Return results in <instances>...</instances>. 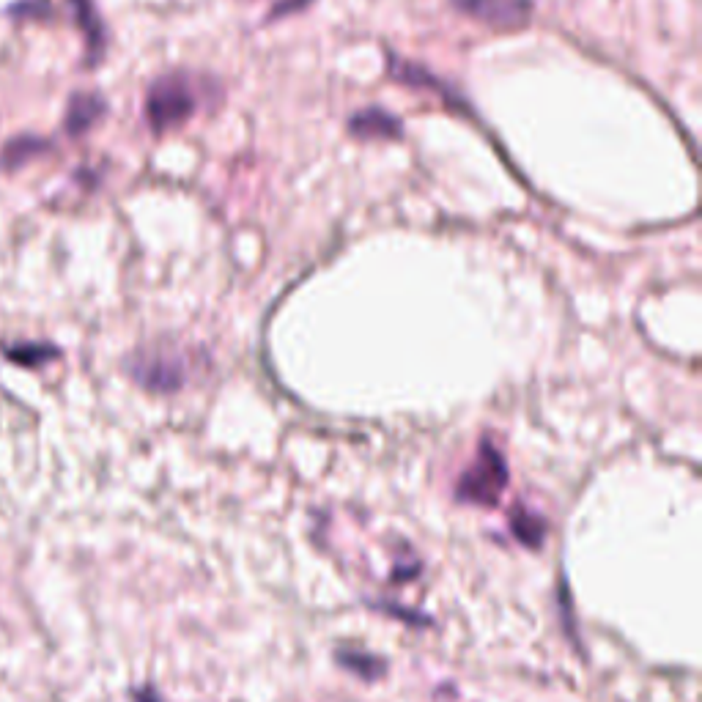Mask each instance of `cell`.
I'll return each instance as SVG.
<instances>
[{"label":"cell","instance_id":"cell-1","mask_svg":"<svg viewBox=\"0 0 702 702\" xmlns=\"http://www.w3.org/2000/svg\"><path fill=\"white\" fill-rule=\"evenodd\" d=\"M508 461L502 456V450L489 437L478 442L475 461L469 464L467 472L461 475L456 486V500L467 505H497L502 491L508 489Z\"/></svg>","mask_w":702,"mask_h":702},{"label":"cell","instance_id":"cell-2","mask_svg":"<svg viewBox=\"0 0 702 702\" xmlns=\"http://www.w3.org/2000/svg\"><path fill=\"white\" fill-rule=\"evenodd\" d=\"M195 110H198V94L195 83L187 75L160 77L146 96V116L151 129L157 132L179 127Z\"/></svg>","mask_w":702,"mask_h":702},{"label":"cell","instance_id":"cell-3","mask_svg":"<svg viewBox=\"0 0 702 702\" xmlns=\"http://www.w3.org/2000/svg\"><path fill=\"white\" fill-rule=\"evenodd\" d=\"M129 373L135 376V382L154 393H176L187 382L190 365L181 357L179 351L168 349H149L138 351L129 360Z\"/></svg>","mask_w":702,"mask_h":702},{"label":"cell","instance_id":"cell-4","mask_svg":"<svg viewBox=\"0 0 702 702\" xmlns=\"http://www.w3.org/2000/svg\"><path fill=\"white\" fill-rule=\"evenodd\" d=\"M453 3L464 14L489 25H522L530 17V0H453Z\"/></svg>","mask_w":702,"mask_h":702},{"label":"cell","instance_id":"cell-5","mask_svg":"<svg viewBox=\"0 0 702 702\" xmlns=\"http://www.w3.org/2000/svg\"><path fill=\"white\" fill-rule=\"evenodd\" d=\"M351 135L357 138H401V121L379 107H368L349 121Z\"/></svg>","mask_w":702,"mask_h":702},{"label":"cell","instance_id":"cell-6","mask_svg":"<svg viewBox=\"0 0 702 702\" xmlns=\"http://www.w3.org/2000/svg\"><path fill=\"white\" fill-rule=\"evenodd\" d=\"M511 530L519 543L530 546V549H541L543 538H546V519L538 516V513L519 508V511L513 513Z\"/></svg>","mask_w":702,"mask_h":702},{"label":"cell","instance_id":"cell-7","mask_svg":"<svg viewBox=\"0 0 702 702\" xmlns=\"http://www.w3.org/2000/svg\"><path fill=\"white\" fill-rule=\"evenodd\" d=\"M102 110H105V105H102L99 96H75V99H72V107H69V129H72V135H80L83 129L91 127L96 118L102 116Z\"/></svg>","mask_w":702,"mask_h":702},{"label":"cell","instance_id":"cell-8","mask_svg":"<svg viewBox=\"0 0 702 702\" xmlns=\"http://www.w3.org/2000/svg\"><path fill=\"white\" fill-rule=\"evenodd\" d=\"M338 661L343 667L354 675H360L365 681H373V678H382L387 664H384L379 656H371V653H360V650H341L338 653Z\"/></svg>","mask_w":702,"mask_h":702},{"label":"cell","instance_id":"cell-9","mask_svg":"<svg viewBox=\"0 0 702 702\" xmlns=\"http://www.w3.org/2000/svg\"><path fill=\"white\" fill-rule=\"evenodd\" d=\"M6 357L17 362V365H44L47 360L58 357V349L55 346H44V343H25V346L6 349Z\"/></svg>","mask_w":702,"mask_h":702},{"label":"cell","instance_id":"cell-10","mask_svg":"<svg viewBox=\"0 0 702 702\" xmlns=\"http://www.w3.org/2000/svg\"><path fill=\"white\" fill-rule=\"evenodd\" d=\"M135 702H160V697L154 689H140V692H135Z\"/></svg>","mask_w":702,"mask_h":702}]
</instances>
